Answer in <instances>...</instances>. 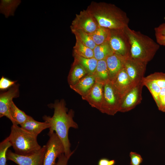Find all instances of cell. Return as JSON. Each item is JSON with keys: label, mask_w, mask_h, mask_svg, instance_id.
I'll use <instances>...</instances> for the list:
<instances>
[{"label": "cell", "mask_w": 165, "mask_h": 165, "mask_svg": "<svg viewBox=\"0 0 165 165\" xmlns=\"http://www.w3.org/2000/svg\"><path fill=\"white\" fill-rule=\"evenodd\" d=\"M111 81L123 98L135 86L131 82L124 67Z\"/></svg>", "instance_id": "14"}, {"label": "cell", "mask_w": 165, "mask_h": 165, "mask_svg": "<svg viewBox=\"0 0 165 165\" xmlns=\"http://www.w3.org/2000/svg\"><path fill=\"white\" fill-rule=\"evenodd\" d=\"M111 31V35L108 42L113 52L123 57H129L131 45L124 29Z\"/></svg>", "instance_id": "6"}, {"label": "cell", "mask_w": 165, "mask_h": 165, "mask_svg": "<svg viewBox=\"0 0 165 165\" xmlns=\"http://www.w3.org/2000/svg\"><path fill=\"white\" fill-rule=\"evenodd\" d=\"M147 64L129 56L124 58V67L134 85L142 82Z\"/></svg>", "instance_id": "8"}, {"label": "cell", "mask_w": 165, "mask_h": 165, "mask_svg": "<svg viewBox=\"0 0 165 165\" xmlns=\"http://www.w3.org/2000/svg\"><path fill=\"white\" fill-rule=\"evenodd\" d=\"M146 79L152 80L161 88L165 87V73L162 72H155L147 77Z\"/></svg>", "instance_id": "29"}, {"label": "cell", "mask_w": 165, "mask_h": 165, "mask_svg": "<svg viewBox=\"0 0 165 165\" xmlns=\"http://www.w3.org/2000/svg\"><path fill=\"white\" fill-rule=\"evenodd\" d=\"M14 152L19 155H28L34 154L41 148L36 137L17 125H13L8 137Z\"/></svg>", "instance_id": "4"}, {"label": "cell", "mask_w": 165, "mask_h": 165, "mask_svg": "<svg viewBox=\"0 0 165 165\" xmlns=\"http://www.w3.org/2000/svg\"><path fill=\"white\" fill-rule=\"evenodd\" d=\"M71 156H67L64 153L61 154L58 158L55 165H68V160Z\"/></svg>", "instance_id": "32"}, {"label": "cell", "mask_w": 165, "mask_h": 165, "mask_svg": "<svg viewBox=\"0 0 165 165\" xmlns=\"http://www.w3.org/2000/svg\"><path fill=\"white\" fill-rule=\"evenodd\" d=\"M124 58L114 53L105 59L110 80H112L124 67Z\"/></svg>", "instance_id": "15"}, {"label": "cell", "mask_w": 165, "mask_h": 165, "mask_svg": "<svg viewBox=\"0 0 165 165\" xmlns=\"http://www.w3.org/2000/svg\"><path fill=\"white\" fill-rule=\"evenodd\" d=\"M88 75L81 65L73 62L68 77V81L70 86L73 85L83 77Z\"/></svg>", "instance_id": "20"}, {"label": "cell", "mask_w": 165, "mask_h": 165, "mask_svg": "<svg viewBox=\"0 0 165 165\" xmlns=\"http://www.w3.org/2000/svg\"><path fill=\"white\" fill-rule=\"evenodd\" d=\"M96 81L93 75H87L83 77L70 88L80 95L82 97L85 96L89 92Z\"/></svg>", "instance_id": "16"}, {"label": "cell", "mask_w": 165, "mask_h": 165, "mask_svg": "<svg viewBox=\"0 0 165 165\" xmlns=\"http://www.w3.org/2000/svg\"><path fill=\"white\" fill-rule=\"evenodd\" d=\"M10 113L13 121V125H20L26 122L31 117L19 109L13 101L10 106Z\"/></svg>", "instance_id": "21"}, {"label": "cell", "mask_w": 165, "mask_h": 165, "mask_svg": "<svg viewBox=\"0 0 165 165\" xmlns=\"http://www.w3.org/2000/svg\"><path fill=\"white\" fill-rule=\"evenodd\" d=\"M156 42L159 45L165 46V35H155Z\"/></svg>", "instance_id": "36"}, {"label": "cell", "mask_w": 165, "mask_h": 165, "mask_svg": "<svg viewBox=\"0 0 165 165\" xmlns=\"http://www.w3.org/2000/svg\"><path fill=\"white\" fill-rule=\"evenodd\" d=\"M72 32L85 45L91 49H94L96 46L90 34L82 30L71 29Z\"/></svg>", "instance_id": "26"}, {"label": "cell", "mask_w": 165, "mask_h": 165, "mask_svg": "<svg viewBox=\"0 0 165 165\" xmlns=\"http://www.w3.org/2000/svg\"><path fill=\"white\" fill-rule=\"evenodd\" d=\"M104 84L96 81L88 93L82 97V99L86 101L92 107L99 110L103 99Z\"/></svg>", "instance_id": "13"}, {"label": "cell", "mask_w": 165, "mask_h": 165, "mask_svg": "<svg viewBox=\"0 0 165 165\" xmlns=\"http://www.w3.org/2000/svg\"><path fill=\"white\" fill-rule=\"evenodd\" d=\"M20 126L23 129L36 137H37L42 131L49 128L50 127L49 123L45 121H37L32 117Z\"/></svg>", "instance_id": "17"}, {"label": "cell", "mask_w": 165, "mask_h": 165, "mask_svg": "<svg viewBox=\"0 0 165 165\" xmlns=\"http://www.w3.org/2000/svg\"><path fill=\"white\" fill-rule=\"evenodd\" d=\"M129 156L130 158V165H139L142 161L141 156L135 152H131Z\"/></svg>", "instance_id": "31"}, {"label": "cell", "mask_w": 165, "mask_h": 165, "mask_svg": "<svg viewBox=\"0 0 165 165\" xmlns=\"http://www.w3.org/2000/svg\"><path fill=\"white\" fill-rule=\"evenodd\" d=\"M157 106L159 110L165 112V95L159 99Z\"/></svg>", "instance_id": "34"}, {"label": "cell", "mask_w": 165, "mask_h": 165, "mask_svg": "<svg viewBox=\"0 0 165 165\" xmlns=\"http://www.w3.org/2000/svg\"><path fill=\"white\" fill-rule=\"evenodd\" d=\"M115 162L113 160H109L107 159H102L99 160L98 165H113Z\"/></svg>", "instance_id": "35"}, {"label": "cell", "mask_w": 165, "mask_h": 165, "mask_svg": "<svg viewBox=\"0 0 165 165\" xmlns=\"http://www.w3.org/2000/svg\"><path fill=\"white\" fill-rule=\"evenodd\" d=\"M16 81H12L2 76L0 79V89L4 90L9 89L15 84Z\"/></svg>", "instance_id": "30"}, {"label": "cell", "mask_w": 165, "mask_h": 165, "mask_svg": "<svg viewBox=\"0 0 165 165\" xmlns=\"http://www.w3.org/2000/svg\"><path fill=\"white\" fill-rule=\"evenodd\" d=\"M93 75L95 78L96 81L103 84L110 80L105 59L98 61L97 66Z\"/></svg>", "instance_id": "19"}, {"label": "cell", "mask_w": 165, "mask_h": 165, "mask_svg": "<svg viewBox=\"0 0 165 165\" xmlns=\"http://www.w3.org/2000/svg\"><path fill=\"white\" fill-rule=\"evenodd\" d=\"M19 95V85L15 84L9 90L0 94V117L6 116L10 120L13 124V120L10 113V108L13 98Z\"/></svg>", "instance_id": "12"}, {"label": "cell", "mask_w": 165, "mask_h": 165, "mask_svg": "<svg viewBox=\"0 0 165 165\" xmlns=\"http://www.w3.org/2000/svg\"><path fill=\"white\" fill-rule=\"evenodd\" d=\"M123 97L109 80L103 85V96L101 106L99 110L103 113L114 115L119 112Z\"/></svg>", "instance_id": "5"}, {"label": "cell", "mask_w": 165, "mask_h": 165, "mask_svg": "<svg viewBox=\"0 0 165 165\" xmlns=\"http://www.w3.org/2000/svg\"><path fill=\"white\" fill-rule=\"evenodd\" d=\"M21 2L20 0H1L0 1V12L7 18L13 16L17 7Z\"/></svg>", "instance_id": "22"}, {"label": "cell", "mask_w": 165, "mask_h": 165, "mask_svg": "<svg viewBox=\"0 0 165 165\" xmlns=\"http://www.w3.org/2000/svg\"><path fill=\"white\" fill-rule=\"evenodd\" d=\"M87 9L100 26L110 30L123 29L128 26L127 13L115 5L105 2H92Z\"/></svg>", "instance_id": "2"}, {"label": "cell", "mask_w": 165, "mask_h": 165, "mask_svg": "<svg viewBox=\"0 0 165 165\" xmlns=\"http://www.w3.org/2000/svg\"><path fill=\"white\" fill-rule=\"evenodd\" d=\"M155 35H165V23L154 28Z\"/></svg>", "instance_id": "33"}, {"label": "cell", "mask_w": 165, "mask_h": 165, "mask_svg": "<svg viewBox=\"0 0 165 165\" xmlns=\"http://www.w3.org/2000/svg\"><path fill=\"white\" fill-rule=\"evenodd\" d=\"M76 43L73 47V53L84 58L94 57L93 50L88 47L77 38H76Z\"/></svg>", "instance_id": "25"}, {"label": "cell", "mask_w": 165, "mask_h": 165, "mask_svg": "<svg viewBox=\"0 0 165 165\" xmlns=\"http://www.w3.org/2000/svg\"><path fill=\"white\" fill-rule=\"evenodd\" d=\"M12 146L8 137L0 143V165H7V152L8 149Z\"/></svg>", "instance_id": "28"}, {"label": "cell", "mask_w": 165, "mask_h": 165, "mask_svg": "<svg viewBox=\"0 0 165 165\" xmlns=\"http://www.w3.org/2000/svg\"><path fill=\"white\" fill-rule=\"evenodd\" d=\"M50 108H53L54 114L52 117L45 115L42 119L45 122L50 125L48 134L55 132L61 141L64 146V154L67 156H71L74 151L70 150L71 144L68 137V131L72 127L78 128V125L73 120L74 112L72 109L67 112L64 100L57 101L54 103L48 105Z\"/></svg>", "instance_id": "1"}, {"label": "cell", "mask_w": 165, "mask_h": 165, "mask_svg": "<svg viewBox=\"0 0 165 165\" xmlns=\"http://www.w3.org/2000/svg\"><path fill=\"white\" fill-rule=\"evenodd\" d=\"M74 63L81 65L88 75H94L97 66L98 61L94 57L84 58L73 53Z\"/></svg>", "instance_id": "18"}, {"label": "cell", "mask_w": 165, "mask_h": 165, "mask_svg": "<svg viewBox=\"0 0 165 165\" xmlns=\"http://www.w3.org/2000/svg\"><path fill=\"white\" fill-rule=\"evenodd\" d=\"M124 31L130 42L129 57L147 64L154 57L160 45L149 36L132 30L128 26L125 28Z\"/></svg>", "instance_id": "3"}, {"label": "cell", "mask_w": 165, "mask_h": 165, "mask_svg": "<svg viewBox=\"0 0 165 165\" xmlns=\"http://www.w3.org/2000/svg\"><path fill=\"white\" fill-rule=\"evenodd\" d=\"M99 26L95 19L87 9L76 14L70 28L71 29L81 30L91 34L95 32Z\"/></svg>", "instance_id": "10"}, {"label": "cell", "mask_w": 165, "mask_h": 165, "mask_svg": "<svg viewBox=\"0 0 165 165\" xmlns=\"http://www.w3.org/2000/svg\"><path fill=\"white\" fill-rule=\"evenodd\" d=\"M142 82L143 85L146 86L150 91L157 106L159 104V96L161 88L155 82L148 79L145 77L143 78Z\"/></svg>", "instance_id": "27"}, {"label": "cell", "mask_w": 165, "mask_h": 165, "mask_svg": "<svg viewBox=\"0 0 165 165\" xmlns=\"http://www.w3.org/2000/svg\"><path fill=\"white\" fill-rule=\"evenodd\" d=\"M94 57L97 61L105 59L108 56L114 53L108 42L96 45L93 50Z\"/></svg>", "instance_id": "24"}, {"label": "cell", "mask_w": 165, "mask_h": 165, "mask_svg": "<svg viewBox=\"0 0 165 165\" xmlns=\"http://www.w3.org/2000/svg\"><path fill=\"white\" fill-rule=\"evenodd\" d=\"M46 149V145H44L37 152L28 155L18 154L8 149L6 154L7 160L18 165H43Z\"/></svg>", "instance_id": "9"}, {"label": "cell", "mask_w": 165, "mask_h": 165, "mask_svg": "<svg viewBox=\"0 0 165 165\" xmlns=\"http://www.w3.org/2000/svg\"><path fill=\"white\" fill-rule=\"evenodd\" d=\"M48 135L49 139L46 145V149L43 165H55L56 159L64 153V146L55 132L48 134Z\"/></svg>", "instance_id": "7"}, {"label": "cell", "mask_w": 165, "mask_h": 165, "mask_svg": "<svg viewBox=\"0 0 165 165\" xmlns=\"http://www.w3.org/2000/svg\"><path fill=\"white\" fill-rule=\"evenodd\" d=\"M90 34L96 45H97L109 41L111 31L99 26L95 32Z\"/></svg>", "instance_id": "23"}, {"label": "cell", "mask_w": 165, "mask_h": 165, "mask_svg": "<svg viewBox=\"0 0 165 165\" xmlns=\"http://www.w3.org/2000/svg\"><path fill=\"white\" fill-rule=\"evenodd\" d=\"M142 82L133 86L123 97L120 112H124L134 108L142 100Z\"/></svg>", "instance_id": "11"}]
</instances>
